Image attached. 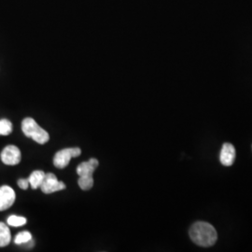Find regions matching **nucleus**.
Returning a JSON list of instances; mask_svg holds the SVG:
<instances>
[{"mask_svg":"<svg viewBox=\"0 0 252 252\" xmlns=\"http://www.w3.org/2000/svg\"><path fill=\"white\" fill-rule=\"evenodd\" d=\"M15 191L9 186L4 185L0 187V211L8 209L15 202Z\"/></svg>","mask_w":252,"mask_h":252,"instance_id":"obj_6","label":"nucleus"},{"mask_svg":"<svg viewBox=\"0 0 252 252\" xmlns=\"http://www.w3.org/2000/svg\"><path fill=\"white\" fill-rule=\"evenodd\" d=\"M32 240V234L29 232H21L19 233L14 239V243L16 245H24V244L29 243Z\"/></svg>","mask_w":252,"mask_h":252,"instance_id":"obj_12","label":"nucleus"},{"mask_svg":"<svg viewBox=\"0 0 252 252\" xmlns=\"http://www.w3.org/2000/svg\"><path fill=\"white\" fill-rule=\"evenodd\" d=\"M189 237L193 243L207 248L216 243L218 234L215 228L211 224L204 221H198L190 227Z\"/></svg>","mask_w":252,"mask_h":252,"instance_id":"obj_1","label":"nucleus"},{"mask_svg":"<svg viewBox=\"0 0 252 252\" xmlns=\"http://www.w3.org/2000/svg\"><path fill=\"white\" fill-rule=\"evenodd\" d=\"M99 162L94 159V158H91L88 162H81V164H79V166L77 167V173L79 175V177L81 176H86V175H93L94 170L97 168Z\"/></svg>","mask_w":252,"mask_h":252,"instance_id":"obj_8","label":"nucleus"},{"mask_svg":"<svg viewBox=\"0 0 252 252\" xmlns=\"http://www.w3.org/2000/svg\"><path fill=\"white\" fill-rule=\"evenodd\" d=\"M81 154L80 148H67L59 151L54 155V164L59 169H63L67 166L73 157H78Z\"/></svg>","mask_w":252,"mask_h":252,"instance_id":"obj_3","label":"nucleus"},{"mask_svg":"<svg viewBox=\"0 0 252 252\" xmlns=\"http://www.w3.org/2000/svg\"><path fill=\"white\" fill-rule=\"evenodd\" d=\"M78 184L83 190H88L94 186V178L93 175H86L81 176L78 180Z\"/></svg>","mask_w":252,"mask_h":252,"instance_id":"obj_11","label":"nucleus"},{"mask_svg":"<svg viewBox=\"0 0 252 252\" xmlns=\"http://www.w3.org/2000/svg\"><path fill=\"white\" fill-rule=\"evenodd\" d=\"M220 162L225 166H231L235 160V148L230 143H225L222 146L220 155Z\"/></svg>","mask_w":252,"mask_h":252,"instance_id":"obj_7","label":"nucleus"},{"mask_svg":"<svg viewBox=\"0 0 252 252\" xmlns=\"http://www.w3.org/2000/svg\"><path fill=\"white\" fill-rule=\"evenodd\" d=\"M29 181L28 180H25V179H21L18 180V186L22 189H27L29 187Z\"/></svg>","mask_w":252,"mask_h":252,"instance_id":"obj_15","label":"nucleus"},{"mask_svg":"<svg viewBox=\"0 0 252 252\" xmlns=\"http://www.w3.org/2000/svg\"><path fill=\"white\" fill-rule=\"evenodd\" d=\"M46 173L41 170H36V171L32 172V174L29 176V178L27 179L29 181L30 186L32 187V189H38L42 183V181L45 178Z\"/></svg>","mask_w":252,"mask_h":252,"instance_id":"obj_9","label":"nucleus"},{"mask_svg":"<svg viewBox=\"0 0 252 252\" xmlns=\"http://www.w3.org/2000/svg\"><path fill=\"white\" fill-rule=\"evenodd\" d=\"M11 234L9 227L3 222H0V247H6L10 243Z\"/></svg>","mask_w":252,"mask_h":252,"instance_id":"obj_10","label":"nucleus"},{"mask_svg":"<svg viewBox=\"0 0 252 252\" xmlns=\"http://www.w3.org/2000/svg\"><path fill=\"white\" fill-rule=\"evenodd\" d=\"M22 131L27 137L32 138L38 144H45L50 140V135L32 118H26L22 122Z\"/></svg>","mask_w":252,"mask_h":252,"instance_id":"obj_2","label":"nucleus"},{"mask_svg":"<svg viewBox=\"0 0 252 252\" xmlns=\"http://www.w3.org/2000/svg\"><path fill=\"white\" fill-rule=\"evenodd\" d=\"M27 219L24 218V217L11 215L8 219V224L9 226H13V227H20V226L25 225V224H27Z\"/></svg>","mask_w":252,"mask_h":252,"instance_id":"obj_14","label":"nucleus"},{"mask_svg":"<svg viewBox=\"0 0 252 252\" xmlns=\"http://www.w3.org/2000/svg\"><path fill=\"white\" fill-rule=\"evenodd\" d=\"M39 188L46 194H50V193H53L55 191H59V190L65 189V184L62 181L57 180L56 176L53 173H48V174H46L45 178Z\"/></svg>","mask_w":252,"mask_h":252,"instance_id":"obj_4","label":"nucleus"},{"mask_svg":"<svg viewBox=\"0 0 252 252\" xmlns=\"http://www.w3.org/2000/svg\"><path fill=\"white\" fill-rule=\"evenodd\" d=\"M1 161L7 165H16L21 162V152L16 146L9 145L1 153Z\"/></svg>","mask_w":252,"mask_h":252,"instance_id":"obj_5","label":"nucleus"},{"mask_svg":"<svg viewBox=\"0 0 252 252\" xmlns=\"http://www.w3.org/2000/svg\"><path fill=\"white\" fill-rule=\"evenodd\" d=\"M12 132V124L7 119L0 120V135H9Z\"/></svg>","mask_w":252,"mask_h":252,"instance_id":"obj_13","label":"nucleus"}]
</instances>
